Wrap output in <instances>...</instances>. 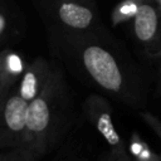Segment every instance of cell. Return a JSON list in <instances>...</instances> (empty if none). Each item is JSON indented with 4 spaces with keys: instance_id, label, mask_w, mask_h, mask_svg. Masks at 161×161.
I'll return each instance as SVG.
<instances>
[{
    "instance_id": "6",
    "label": "cell",
    "mask_w": 161,
    "mask_h": 161,
    "mask_svg": "<svg viewBox=\"0 0 161 161\" xmlns=\"http://www.w3.org/2000/svg\"><path fill=\"white\" fill-rule=\"evenodd\" d=\"M137 42L152 57L161 55V10L156 0H143L132 20Z\"/></svg>"
},
{
    "instance_id": "4",
    "label": "cell",
    "mask_w": 161,
    "mask_h": 161,
    "mask_svg": "<svg viewBox=\"0 0 161 161\" xmlns=\"http://www.w3.org/2000/svg\"><path fill=\"white\" fill-rule=\"evenodd\" d=\"M28 102L14 88L0 102V148L23 146Z\"/></svg>"
},
{
    "instance_id": "12",
    "label": "cell",
    "mask_w": 161,
    "mask_h": 161,
    "mask_svg": "<svg viewBox=\"0 0 161 161\" xmlns=\"http://www.w3.org/2000/svg\"><path fill=\"white\" fill-rule=\"evenodd\" d=\"M36 157L24 147L10 148L6 161H35Z\"/></svg>"
},
{
    "instance_id": "11",
    "label": "cell",
    "mask_w": 161,
    "mask_h": 161,
    "mask_svg": "<svg viewBox=\"0 0 161 161\" xmlns=\"http://www.w3.org/2000/svg\"><path fill=\"white\" fill-rule=\"evenodd\" d=\"M131 152L133 153L136 161H161V156L152 152L141 140L132 141Z\"/></svg>"
},
{
    "instance_id": "9",
    "label": "cell",
    "mask_w": 161,
    "mask_h": 161,
    "mask_svg": "<svg viewBox=\"0 0 161 161\" xmlns=\"http://www.w3.org/2000/svg\"><path fill=\"white\" fill-rule=\"evenodd\" d=\"M18 16L11 5L0 0V42H5L18 34Z\"/></svg>"
},
{
    "instance_id": "5",
    "label": "cell",
    "mask_w": 161,
    "mask_h": 161,
    "mask_svg": "<svg viewBox=\"0 0 161 161\" xmlns=\"http://www.w3.org/2000/svg\"><path fill=\"white\" fill-rule=\"evenodd\" d=\"M86 114L109 146L114 158L118 161H128L127 150L114 127L109 104L101 96L92 94L86 99Z\"/></svg>"
},
{
    "instance_id": "15",
    "label": "cell",
    "mask_w": 161,
    "mask_h": 161,
    "mask_svg": "<svg viewBox=\"0 0 161 161\" xmlns=\"http://www.w3.org/2000/svg\"><path fill=\"white\" fill-rule=\"evenodd\" d=\"M156 3H157V4H158V6L161 8V0H156Z\"/></svg>"
},
{
    "instance_id": "7",
    "label": "cell",
    "mask_w": 161,
    "mask_h": 161,
    "mask_svg": "<svg viewBox=\"0 0 161 161\" xmlns=\"http://www.w3.org/2000/svg\"><path fill=\"white\" fill-rule=\"evenodd\" d=\"M55 69V64H52L49 60L39 57L28 63L16 89L19 94L29 103L39 94L49 84V80Z\"/></svg>"
},
{
    "instance_id": "2",
    "label": "cell",
    "mask_w": 161,
    "mask_h": 161,
    "mask_svg": "<svg viewBox=\"0 0 161 161\" xmlns=\"http://www.w3.org/2000/svg\"><path fill=\"white\" fill-rule=\"evenodd\" d=\"M74 50L78 63L88 78L101 89L126 101H136L133 82L114 53L96 39L94 34H60Z\"/></svg>"
},
{
    "instance_id": "8",
    "label": "cell",
    "mask_w": 161,
    "mask_h": 161,
    "mask_svg": "<svg viewBox=\"0 0 161 161\" xmlns=\"http://www.w3.org/2000/svg\"><path fill=\"white\" fill-rule=\"evenodd\" d=\"M28 63L15 50L6 48L0 52V102L16 88Z\"/></svg>"
},
{
    "instance_id": "3",
    "label": "cell",
    "mask_w": 161,
    "mask_h": 161,
    "mask_svg": "<svg viewBox=\"0 0 161 161\" xmlns=\"http://www.w3.org/2000/svg\"><path fill=\"white\" fill-rule=\"evenodd\" d=\"M36 6L60 34H96L101 25L96 0H38Z\"/></svg>"
},
{
    "instance_id": "14",
    "label": "cell",
    "mask_w": 161,
    "mask_h": 161,
    "mask_svg": "<svg viewBox=\"0 0 161 161\" xmlns=\"http://www.w3.org/2000/svg\"><path fill=\"white\" fill-rule=\"evenodd\" d=\"M6 158H8V152L0 153V161H6Z\"/></svg>"
},
{
    "instance_id": "10",
    "label": "cell",
    "mask_w": 161,
    "mask_h": 161,
    "mask_svg": "<svg viewBox=\"0 0 161 161\" xmlns=\"http://www.w3.org/2000/svg\"><path fill=\"white\" fill-rule=\"evenodd\" d=\"M142 1L143 0H122V1H119L112 10L111 20H112L113 25H119L126 21L133 20Z\"/></svg>"
},
{
    "instance_id": "16",
    "label": "cell",
    "mask_w": 161,
    "mask_h": 161,
    "mask_svg": "<svg viewBox=\"0 0 161 161\" xmlns=\"http://www.w3.org/2000/svg\"><path fill=\"white\" fill-rule=\"evenodd\" d=\"M116 161H118V160H117V158H116Z\"/></svg>"
},
{
    "instance_id": "1",
    "label": "cell",
    "mask_w": 161,
    "mask_h": 161,
    "mask_svg": "<svg viewBox=\"0 0 161 161\" xmlns=\"http://www.w3.org/2000/svg\"><path fill=\"white\" fill-rule=\"evenodd\" d=\"M69 98L62 72L55 67L49 84L28 103L23 146L36 158L47 153L67 127Z\"/></svg>"
},
{
    "instance_id": "13",
    "label": "cell",
    "mask_w": 161,
    "mask_h": 161,
    "mask_svg": "<svg viewBox=\"0 0 161 161\" xmlns=\"http://www.w3.org/2000/svg\"><path fill=\"white\" fill-rule=\"evenodd\" d=\"M141 116H142V118L151 126V128L157 133V136L161 138V121H158L156 117H153V116L150 114V113H145V112H142Z\"/></svg>"
}]
</instances>
